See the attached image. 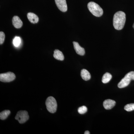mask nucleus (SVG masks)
<instances>
[{"label":"nucleus","instance_id":"6","mask_svg":"<svg viewBox=\"0 0 134 134\" xmlns=\"http://www.w3.org/2000/svg\"><path fill=\"white\" fill-rule=\"evenodd\" d=\"M15 75L11 72L1 74H0V81L4 82H9L15 79Z\"/></svg>","mask_w":134,"mask_h":134},{"label":"nucleus","instance_id":"7","mask_svg":"<svg viewBox=\"0 0 134 134\" xmlns=\"http://www.w3.org/2000/svg\"><path fill=\"white\" fill-rule=\"evenodd\" d=\"M55 4L58 8L62 12H66L68 7L66 0H55Z\"/></svg>","mask_w":134,"mask_h":134},{"label":"nucleus","instance_id":"9","mask_svg":"<svg viewBox=\"0 0 134 134\" xmlns=\"http://www.w3.org/2000/svg\"><path fill=\"white\" fill-rule=\"evenodd\" d=\"M115 102L111 99H106L103 103L104 108L106 110H110L115 105Z\"/></svg>","mask_w":134,"mask_h":134},{"label":"nucleus","instance_id":"1","mask_svg":"<svg viewBox=\"0 0 134 134\" xmlns=\"http://www.w3.org/2000/svg\"><path fill=\"white\" fill-rule=\"evenodd\" d=\"M126 14L122 11H119L115 13L113 19L114 28L118 30H122L126 22Z\"/></svg>","mask_w":134,"mask_h":134},{"label":"nucleus","instance_id":"18","mask_svg":"<svg viewBox=\"0 0 134 134\" xmlns=\"http://www.w3.org/2000/svg\"><path fill=\"white\" fill-rule=\"evenodd\" d=\"M87 108L85 106H82L79 107L78 109V112L80 114H84L87 112Z\"/></svg>","mask_w":134,"mask_h":134},{"label":"nucleus","instance_id":"10","mask_svg":"<svg viewBox=\"0 0 134 134\" xmlns=\"http://www.w3.org/2000/svg\"><path fill=\"white\" fill-rule=\"evenodd\" d=\"M12 24L15 28L19 29L21 28L23 25V22L19 17L15 16L12 19Z\"/></svg>","mask_w":134,"mask_h":134},{"label":"nucleus","instance_id":"19","mask_svg":"<svg viewBox=\"0 0 134 134\" xmlns=\"http://www.w3.org/2000/svg\"><path fill=\"white\" fill-rule=\"evenodd\" d=\"M5 34L4 32L2 31L0 32V44H2L4 43L5 41Z\"/></svg>","mask_w":134,"mask_h":134},{"label":"nucleus","instance_id":"2","mask_svg":"<svg viewBox=\"0 0 134 134\" xmlns=\"http://www.w3.org/2000/svg\"><path fill=\"white\" fill-rule=\"evenodd\" d=\"M88 8L90 12L95 16L100 17L103 15V9L96 3L93 2H89L88 4Z\"/></svg>","mask_w":134,"mask_h":134},{"label":"nucleus","instance_id":"8","mask_svg":"<svg viewBox=\"0 0 134 134\" xmlns=\"http://www.w3.org/2000/svg\"><path fill=\"white\" fill-rule=\"evenodd\" d=\"M74 48L76 52L79 55H83L85 54V50L84 48L82 47L79 45V43L77 42L74 41L73 42Z\"/></svg>","mask_w":134,"mask_h":134},{"label":"nucleus","instance_id":"21","mask_svg":"<svg viewBox=\"0 0 134 134\" xmlns=\"http://www.w3.org/2000/svg\"><path fill=\"white\" fill-rule=\"evenodd\" d=\"M133 29H134V24L133 25Z\"/></svg>","mask_w":134,"mask_h":134},{"label":"nucleus","instance_id":"20","mask_svg":"<svg viewBox=\"0 0 134 134\" xmlns=\"http://www.w3.org/2000/svg\"><path fill=\"white\" fill-rule=\"evenodd\" d=\"M84 134H90V132L88 131H85V132Z\"/></svg>","mask_w":134,"mask_h":134},{"label":"nucleus","instance_id":"14","mask_svg":"<svg viewBox=\"0 0 134 134\" xmlns=\"http://www.w3.org/2000/svg\"><path fill=\"white\" fill-rule=\"evenodd\" d=\"M112 76L109 73H106L102 77V81L104 83H106L109 82L111 79Z\"/></svg>","mask_w":134,"mask_h":134},{"label":"nucleus","instance_id":"15","mask_svg":"<svg viewBox=\"0 0 134 134\" xmlns=\"http://www.w3.org/2000/svg\"><path fill=\"white\" fill-rule=\"evenodd\" d=\"M10 113V111L9 110H5L3 111L0 113V119L2 120L6 119Z\"/></svg>","mask_w":134,"mask_h":134},{"label":"nucleus","instance_id":"12","mask_svg":"<svg viewBox=\"0 0 134 134\" xmlns=\"http://www.w3.org/2000/svg\"><path fill=\"white\" fill-rule=\"evenodd\" d=\"M81 75L82 78L85 81H88L91 78V75L90 72L86 69L82 70Z\"/></svg>","mask_w":134,"mask_h":134},{"label":"nucleus","instance_id":"17","mask_svg":"<svg viewBox=\"0 0 134 134\" xmlns=\"http://www.w3.org/2000/svg\"><path fill=\"white\" fill-rule=\"evenodd\" d=\"M125 110L127 111H131L134 110V103L128 104L125 107Z\"/></svg>","mask_w":134,"mask_h":134},{"label":"nucleus","instance_id":"4","mask_svg":"<svg viewBox=\"0 0 134 134\" xmlns=\"http://www.w3.org/2000/svg\"><path fill=\"white\" fill-rule=\"evenodd\" d=\"M132 80H134V72L132 71L128 73L118 84L120 88H125L127 86Z\"/></svg>","mask_w":134,"mask_h":134},{"label":"nucleus","instance_id":"16","mask_svg":"<svg viewBox=\"0 0 134 134\" xmlns=\"http://www.w3.org/2000/svg\"><path fill=\"white\" fill-rule=\"evenodd\" d=\"M13 44L16 47H18L20 45L21 43V38L19 37H15L13 39Z\"/></svg>","mask_w":134,"mask_h":134},{"label":"nucleus","instance_id":"13","mask_svg":"<svg viewBox=\"0 0 134 134\" xmlns=\"http://www.w3.org/2000/svg\"><path fill=\"white\" fill-rule=\"evenodd\" d=\"M53 57L56 59L62 61L64 59V56L62 52L58 50H55L54 52Z\"/></svg>","mask_w":134,"mask_h":134},{"label":"nucleus","instance_id":"11","mask_svg":"<svg viewBox=\"0 0 134 134\" xmlns=\"http://www.w3.org/2000/svg\"><path fill=\"white\" fill-rule=\"evenodd\" d=\"M27 18L30 22L32 23L36 24L39 21L38 17L35 14L31 12L28 13L27 15Z\"/></svg>","mask_w":134,"mask_h":134},{"label":"nucleus","instance_id":"3","mask_svg":"<svg viewBox=\"0 0 134 134\" xmlns=\"http://www.w3.org/2000/svg\"><path fill=\"white\" fill-rule=\"evenodd\" d=\"M46 105L48 111L52 113H54L57 110V103L55 99L53 97H49L46 100Z\"/></svg>","mask_w":134,"mask_h":134},{"label":"nucleus","instance_id":"5","mask_svg":"<svg viewBox=\"0 0 134 134\" xmlns=\"http://www.w3.org/2000/svg\"><path fill=\"white\" fill-rule=\"evenodd\" d=\"M15 119L18 121L20 124H23L29 119V116L27 111H20L17 113Z\"/></svg>","mask_w":134,"mask_h":134}]
</instances>
